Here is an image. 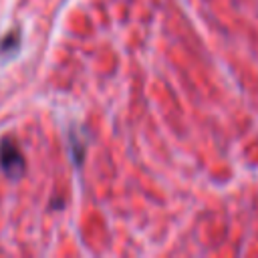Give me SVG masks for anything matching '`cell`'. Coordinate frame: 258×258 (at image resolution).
<instances>
[{
    "label": "cell",
    "instance_id": "cell-1",
    "mask_svg": "<svg viewBox=\"0 0 258 258\" xmlns=\"http://www.w3.org/2000/svg\"><path fill=\"white\" fill-rule=\"evenodd\" d=\"M0 165L12 177L22 173V167H24L22 155H20V151L16 149V145L12 141H2V145H0Z\"/></svg>",
    "mask_w": 258,
    "mask_h": 258
}]
</instances>
